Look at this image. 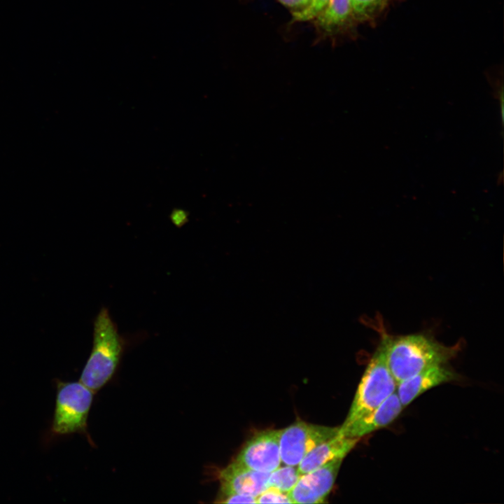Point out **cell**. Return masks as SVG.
Instances as JSON below:
<instances>
[{
	"mask_svg": "<svg viewBox=\"0 0 504 504\" xmlns=\"http://www.w3.org/2000/svg\"><path fill=\"white\" fill-rule=\"evenodd\" d=\"M380 345L397 384L429 368L445 365L457 352L456 347L444 346L421 334L398 337L382 334Z\"/></svg>",
	"mask_w": 504,
	"mask_h": 504,
	"instance_id": "obj_1",
	"label": "cell"
},
{
	"mask_svg": "<svg viewBox=\"0 0 504 504\" xmlns=\"http://www.w3.org/2000/svg\"><path fill=\"white\" fill-rule=\"evenodd\" d=\"M124 350V341L109 311L102 307L96 316L93 345L79 381L94 393L113 376Z\"/></svg>",
	"mask_w": 504,
	"mask_h": 504,
	"instance_id": "obj_2",
	"label": "cell"
},
{
	"mask_svg": "<svg viewBox=\"0 0 504 504\" xmlns=\"http://www.w3.org/2000/svg\"><path fill=\"white\" fill-rule=\"evenodd\" d=\"M397 385L386 364L382 346L379 344L360 379L343 425L377 407L396 391Z\"/></svg>",
	"mask_w": 504,
	"mask_h": 504,
	"instance_id": "obj_3",
	"label": "cell"
},
{
	"mask_svg": "<svg viewBox=\"0 0 504 504\" xmlns=\"http://www.w3.org/2000/svg\"><path fill=\"white\" fill-rule=\"evenodd\" d=\"M57 394L51 431L56 435L86 433L94 392L78 382H56Z\"/></svg>",
	"mask_w": 504,
	"mask_h": 504,
	"instance_id": "obj_4",
	"label": "cell"
},
{
	"mask_svg": "<svg viewBox=\"0 0 504 504\" xmlns=\"http://www.w3.org/2000/svg\"><path fill=\"white\" fill-rule=\"evenodd\" d=\"M339 427L315 425L296 421L279 430V448L281 462L298 466L303 458L315 447L336 435Z\"/></svg>",
	"mask_w": 504,
	"mask_h": 504,
	"instance_id": "obj_5",
	"label": "cell"
},
{
	"mask_svg": "<svg viewBox=\"0 0 504 504\" xmlns=\"http://www.w3.org/2000/svg\"><path fill=\"white\" fill-rule=\"evenodd\" d=\"M241 465L262 472H271L281 463L279 430L256 433L237 454L235 460Z\"/></svg>",
	"mask_w": 504,
	"mask_h": 504,
	"instance_id": "obj_6",
	"label": "cell"
},
{
	"mask_svg": "<svg viewBox=\"0 0 504 504\" xmlns=\"http://www.w3.org/2000/svg\"><path fill=\"white\" fill-rule=\"evenodd\" d=\"M342 458L330 461L322 466L301 475L288 493L292 503H321L331 491Z\"/></svg>",
	"mask_w": 504,
	"mask_h": 504,
	"instance_id": "obj_7",
	"label": "cell"
},
{
	"mask_svg": "<svg viewBox=\"0 0 504 504\" xmlns=\"http://www.w3.org/2000/svg\"><path fill=\"white\" fill-rule=\"evenodd\" d=\"M270 472H262L249 469L234 461L218 474L220 491L219 501L232 494H243L257 497L269 486Z\"/></svg>",
	"mask_w": 504,
	"mask_h": 504,
	"instance_id": "obj_8",
	"label": "cell"
},
{
	"mask_svg": "<svg viewBox=\"0 0 504 504\" xmlns=\"http://www.w3.org/2000/svg\"><path fill=\"white\" fill-rule=\"evenodd\" d=\"M403 408L395 392L375 409L348 424H342L339 427L338 434L360 438L391 424L400 415Z\"/></svg>",
	"mask_w": 504,
	"mask_h": 504,
	"instance_id": "obj_9",
	"label": "cell"
},
{
	"mask_svg": "<svg viewBox=\"0 0 504 504\" xmlns=\"http://www.w3.org/2000/svg\"><path fill=\"white\" fill-rule=\"evenodd\" d=\"M456 378L457 374L444 365H436L398 383L396 392L405 407L428 390Z\"/></svg>",
	"mask_w": 504,
	"mask_h": 504,
	"instance_id": "obj_10",
	"label": "cell"
},
{
	"mask_svg": "<svg viewBox=\"0 0 504 504\" xmlns=\"http://www.w3.org/2000/svg\"><path fill=\"white\" fill-rule=\"evenodd\" d=\"M358 441L359 438L346 437L337 433L315 447L303 458L297 466L299 472L302 475L334 459H343Z\"/></svg>",
	"mask_w": 504,
	"mask_h": 504,
	"instance_id": "obj_11",
	"label": "cell"
},
{
	"mask_svg": "<svg viewBox=\"0 0 504 504\" xmlns=\"http://www.w3.org/2000/svg\"><path fill=\"white\" fill-rule=\"evenodd\" d=\"M351 17L349 0H330L326 7L315 18L316 25L331 32L345 24Z\"/></svg>",
	"mask_w": 504,
	"mask_h": 504,
	"instance_id": "obj_12",
	"label": "cell"
},
{
	"mask_svg": "<svg viewBox=\"0 0 504 504\" xmlns=\"http://www.w3.org/2000/svg\"><path fill=\"white\" fill-rule=\"evenodd\" d=\"M300 476L301 474L297 466L288 465L279 466L270 473L269 486L288 493L295 485Z\"/></svg>",
	"mask_w": 504,
	"mask_h": 504,
	"instance_id": "obj_13",
	"label": "cell"
},
{
	"mask_svg": "<svg viewBox=\"0 0 504 504\" xmlns=\"http://www.w3.org/2000/svg\"><path fill=\"white\" fill-rule=\"evenodd\" d=\"M351 17L365 20L375 14L384 6L387 0H349Z\"/></svg>",
	"mask_w": 504,
	"mask_h": 504,
	"instance_id": "obj_14",
	"label": "cell"
},
{
	"mask_svg": "<svg viewBox=\"0 0 504 504\" xmlns=\"http://www.w3.org/2000/svg\"><path fill=\"white\" fill-rule=\"evenodd\" d=\"M330 0H311L302 9L292 13L293 22H306L315 18L326 7Z\"/></svg>",
	"mask_w": 504,
	"mask_h": 504,
	"instance_id": "obj_15",
	"label": "cell"
},
{
	"mask_svg": "<svg viewBox=\"0 0 504 504\" xmlns=\"http://www.w3.org/2000/svg\"><path fill=\"white\" fill-rule=\"evenodd\" d=\"M256 503H292L287 493L269 486L256 497Z\"/></svg>",
	"mask_w": 504,
	"mask_h": 504,
	"instance_id": "obj_16",
	"label": "cell"
},
{
	"mask_svg": "<svg viewBox=\"0 0 504 504\" xmlns=\"http://www.w3.org/2000/svg\"><path fill=\"white\" fill-rule=\"evenodd\" d=\"M219 503H256V498L243 494H232L220 499Z\"/></svg>",
	"mask_w": 504,
	"mask_h": 504,
	"instance_id": "obj_17",
	"label": "cell"
},
{
	"mask_svg": "<svg viewBox=\"0 0 504 504\" xmlns=\"http://www.w3.org/2000/svg\"><path fill=\"white\" fill-rule=\"evenodd\" d=\"M172 223L177 227H181L188 221V213L181 209H174L170 216Z\"/></svg>",
	"mask_w": 504,
	"mask_h": 504,
	"instance_id": "obj_18",
	"label": "cell"
},
{
	"mask_svg": "<svg viewBox=\"0 0 504 504\" xmlns=\"http://www.w3.org/2000/svg\"><path fill=\"white\" fill-rule=\"evenodd\" d=\"M284 6L290 8L293 12L299 10L306 6L305 0H277Z\"/></svg>",
	"mask_w": 504,
	"mask_h": 504,
	"instance_id": "obj_19",
	"label": "cell"
},
{
	"mask_svg": "<svg viewBox=\"0 0 504 504\" xmlns=\"http://www.w3.org/2000/svg\"><path fill=\"white\" fill-rule=\"evenodd\" d=\"M311 0H305L306 5Z\"/></svg>",
	"mask_w": 504,
	"mask_h": 504,
	"instance_id": "obj_20",
	"label": "cell"
}]
</instances>
